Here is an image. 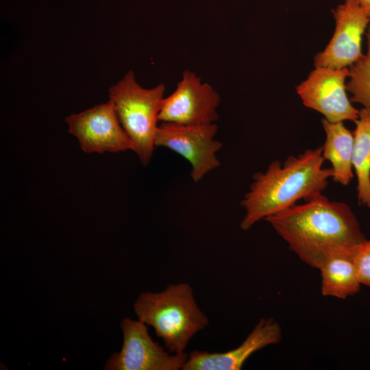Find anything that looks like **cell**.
Returning <instances> with one entry per match:
<instances>
[{"mask_svg":"<svg viewBox=\"0 0 370 370\" xmlns=\"http://www.w3.org/2000/svg\"><path fill=\"white\" fill-rule=\"evenodd\" d=\"M264 220L301 261L319 270L332 257L352 256L367 239L350 206L323 193Z\"/></svg>","mask_w":370,"mask_h":370,"instance_id":"6da1fadb","label":"cell"},{"mask_svg":"<svg viewBox=\"0 0 370 370\" xmlns=\"http://www.w3.org/2000/svg\"><path fill=\"white\" fill-rule=\"evenodd\" d=\"M322 147L308 149L281 162L274 160L264 172L254 175L253 182L241 200L245 211L241 227L248 230L260 220L295 205L301 199L322 193L332 177L323 166Z\"/></svg>","mask_w":370,"mask_h":370,"instance_id":"7a4b0ae2","label":"cell"},{"mask_svg":"<svg viewBox=\"0 0 370 370\" xmlns=\"http://www.w3.org/2000/svg\"><path fill=\"white\" fill-rule=\"evenodd\" d=\"M134 310L138 320L153 328L164 347L175 354L186 352L193 336L209 323L186 282L171 284L158 293H141Z\"/></svg>","mask_w":370,"mask_h":370,"instance_id":"3957f363","label":"cell"},{"mask_svg":"<svg viewBox=\"0 0 370 370\" xmlns=\"http://www.w3.org/2000/svg\"><path fill=\"white\" fill-rule=\"evenodd\" d=\"M164 92L163 84L151 88L142 87L132 71L109 89L110 100L133 143V151L143 165L149 162L156 147L158 115Z\"/></svg>","mask_w":370,"mask_h":370,"instance_id":"277c9868","label":"cell"},{"mask_svg":"<svg viewBox=\"0 0 370 370\" xmlns=\"http://www.w3.org/2000/svg\"><path fill=\"white\" fill-rule=\"evenodd\" d=\"M217 124L181 125L161 122L158 126L156 147H166L187 160L190 176L198 182L221 163L217 156L223 144L215 139Z\"/></svg>","mask_w":370,"mask_h":370,"instance_id":"5b68a950","label":"cell"},{"mask_svg":"<svg viewBox=\"0 0 370 370\" xmlns=\"http://www.w3.org/2000/svg\"><path fill=\"white\" fill-rule=\"evenodd\" d=\"M123 345L107 360V370H182L188 354L171 353L154 341L147 325L140 320L123 318L121 323Z\"/></svg>","mask_w":370,"mask_h":370,"instance_id":"8992f818","label":"cell"},{"mask_svg":"<svg viewBox=\"0 0 370 370\" xmlns=\"http://www.w3.org/2000/svg\"><path fill=\"white\" fill-rule=\"evenodd\" d=\"M221 97L208 83L203 82L194 72L186 70L175 90L164 97L158 120L181 125L214 123Z\"/></svg>","mask_w":370,"mask_h":370,"instance_id":"52a82bcc","label":"cell"},{"mask_svg":"<svg viewBox=\"0 0 370 370\" xmlns=\"http://www.w3.org/2000/svg\"><path fill=\"white\" fill-rule=\"evenodd\" d=\"M65 121L69 133L76 137L85 153L133 151V143L123 129L110 100L79 113L72 114Z\"/></svg>","mask_w":370,"mask_h":370,"instance_id":"ba28073f","label":"cell"},{"mask_svg":"<svg viewBox=\"0 0 370 370\" xmlns=\"http://www.w3.org/2000/svg\"><path fill=\"white\" fill-rule=\"evenodd\" d=\"M349 69L315 67L296 88L304 105L323 115L330 122L355 121L360 110L347 94Z\"/></svg>","mask_w":370,"mask_h":370,"instance_id":"9c48e42d","label":"cell"},{"mask_svg":"<svg viewBox=\"0 0 370 370\" xmlns=\"http://www.w3.org/2000/svg\"><path fill=\"white\" fill-rule=\"evenodd\" d=\"M332 14L334 33L325 49L314 57V66L343 69L351 66L363 55L362 36L370 23V16L356 0H345Z\"/></svg>","mask_w":370,"mask_h":370,"instance_id":"30bf717a","label":"cell"},{"mask_svg":"<svg viewBox=\"0 0 370 370\" xmlns=\"http://www.w3.org/2000/svg\"><path fill=\"white\" fill-rule=\"evenodd\" d=\"M282 337L281 327L275 320L262 318L236 348L225 352L193 350L182 370H241L254 353L278 344Z\"/></svg>","mask_w":370,"mask_h":370,"instance_id":"8fae6325","label":"cell"},{"mask_svg":"<svg viewBox=\"0 0 370 370\" xmlns=\"http://www.w3.org/2000/svg\"><path fill=\"white\" fill-rule=\"evenodd\" d=\"M325 133V140L322 147V154L331 164V180L343 186H347L354 178L352 154L354 134L343 122H330L322 119Z\"/></svg>","mask_w":370,"mask_h":370,"instance_id":"7c38bea8","label":"cell"},{"mask_svg":"<svg viewBox=\"0 0 370 370\" xmlns=\"http://www.w3.org/2000/svg\"><path fill=\"white\" fill-rule=\"evenodd\" d=\"M352 166L359 204L370 208V111L362 108L355 121Z\"/></svg>","mask_w":370,"mask_h":370,"instance_id":"4fadbf2b","label":"cell"},{"mask_svg":"<svg viewBox=\"0 0 370 370\" xmlns=\"http://www.w3.org/2000/svg\"><path fill=\"white\" fill-rule=\"evenodd\" d=\"M321 292L325 297L345 299L356 294L362 285L352 256L341 255L331 258L319 269Z\"/></svg>","mask_w":370,"mask_h":370,"instance_id":"5bb4252c","label":"cell"},{"mask_svg":"<svg viewBox=\"0 0 370 370\" xmlns=\"http://www.w3.org/2000/svg\"><path fill=\"white\" fill-rule=\"evenodd\" d=\"M367 50L349 69L347 90L351 101L370 111V23L366 32Z\"/></svg>","mask_w":370,"mask_h":370,"instance_id":"9a60e30c","label":"cell"},{"mask_svg":"<svg viewBox=\"0 0 370 370\" xmlns=\"http://www.w3.org/2000/svg\"><path fill=\"white\" fill-rule=\"evenodd\" d=\"M352 260L361 284L370 286V240L366 239L356 248Z\"/></svg>","mask_w":370,"mask_h":370,"instance_id":"2e32d148","label":"cell"},{"mask_svg":"<svg viewBox=\"0 0 370 370\" xmlns=\"http://www.w3.org/2000/svg\"><path fill=\"white\" fill-rule=\"evenodd\" d=\"M356 1L370 16V0H356Z\"/></svg>","mask_w":370,"mask_h":370,"instance_id":"e0dca14e","label":"cell"}]
</instances>
